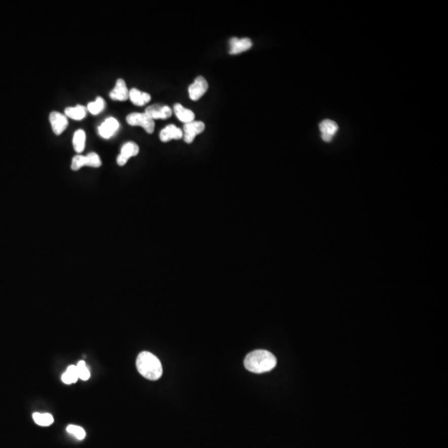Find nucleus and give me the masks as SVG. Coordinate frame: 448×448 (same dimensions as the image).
Masks as SVG:
<instances>
[{
  "instance_id": "1",
  "label": "nucleus",
  "mask_w": 448,
  "mask_h": 448,
  "mask_svg": "<svg viewBox=\"0 0 448 448\" xmlns=\"http://www.w3.org/2000/svg\"><path fill=\"white\" fill-rule=\"evenodd\" d=\"M244 365L252 373H266L275 368L277 358L269 351L257 350L247 355L244 360Z\"/></svg>"
},
{
  "instance_id": "2",
  "label": "nucleus",
  "mask_w": 448,
  "mask_h": 448,
  "mask_svg": "<svg viewBox=\"0 0 448 448\" xmlns=\"http://www.w3.org/2000/svg\"><path fill=\"white\" fill-rule=\"evenodd\" d=\"M136 368L144 378L152 381L159 380L163 373L161 362L148 351H143L138 355Z\"/></svg>"
},
{
  "instance_id": "3",
  "label": "nucleus",
  "mask_w": 448,
  "mask_h": 448,
  "mask_svg": "<svg viewBox=\"0 0 448 448\" xmlns=\"http://www.w3.org/2000/svg\"><path fill=\"white\" fill-rule=\"evenodd\" d=\"M126 122L132 126H141L149 134L155 130V121L145 113H131L126 117Z\"/></svg>"
},
{
  "instance_id": "4",
  "label": "nucleus",
  "mask_w": 448,
  "mask_h": 448,
  "mask_svg": "<svg viewBox=\"0 0 448 448\" xmlns=\"http://www.w3.org/2000/svg\"><path fill=\"white\" fill-rule=\"evenodd\" d=\"M204 130L205 125L203 122L193 121L184 125L183 137L186 143L191 144L195 139L196 135L201 134Z\"/></svg>"
},
{
  "instance_id": "5",
  "label": "nucleus",
  "mask_w": 448,
  "mask_h": 448,
  "mask_svg": "<svg viewBox=\"0 0 448 448\" xmlns=\"http://www.w3.org/2000/svg\"><path fill=\"white\" fill-rule=\"evenodd\" d=\"M208 89H209V84L207 80L201 76L197 77L193 84L189 86V97L193 101L199 100L207 92Z\"/></svg>"
},
{
  "instance_id": "6",
  "label": "nucleus",
  "mask_w": 448,
  "mask_h": 448,
  "mask_svg": "<svg viewBox=\"0 0 448 448\" xmlns=\"http://www.w3.org/2000/svg\"><path fill=\"white\" fill-rule=\"evenodd\" d=\"M140 148L134 142H127L121 148V154L117 157V164L120 166H124L130 158L136 156L139 154Z\"/></svg>"
},
{
  "instance_id": "7",
  "label": "nucleus",
  "mask_w": 448,
  "mask_h": 448,
  "mask_svg": "<svg viewBox=\"0 0 448 448\" xmlns=\"http://www.w3.org/2000/svg\"><path fill=\"white\" fill-rule=\"evenodd\" d=\"M49 121L55 134L60 135L68 125L67 117L60 112H53L49 115Z\"/></svg>"
},
{
  "instance_id": "8",
  "label": "nucleus",
  "mask_w": 448,
  "mask_h": 448,
  "mask_svg": "<svg viewBox=\"0 0 448 448\" xmlns=\"http://www.w3.org/2000/svg\"><path fill=\"white\" fill-rule=\"evenodd\" d=\"M119 122L116 119L113 117L107 118L104 122L98 128V131L100 136L104 139H109L114 135L115 133L119 129Z\"/></svg>"
},
{
  "instance_id": "9",
  "label": "nucleus",
  "mask_w": 448,
  "mask_h": 448,
  "mask_svg": "<svg viewBox=\"0 0 448 448\" xmlns=\"http://www.w3.org/2000/svg\"><path fill=\"white\" fill-rule=\"evenodd\" d=\"M146 114L150 116L155 121L158 119L165 120L172 116V110L167 106L153 105L147 107L146 110Z\"/></svg>"
},
{
  "instance_id": "10",
  "label": "nucleus",
  "mask_w": 448,
  "mask_h": 448,
  "mask_svg": "<svg viewBox=\"0 0 448 448\" xmlns=\"http://www.w3.org/2000/svg\"><path fill=\"white\" fill-rule=\"evenodd\" d=\"M230 50L229 53L231 55L240 54V53L246 52L248 49H250L253 46V42L250 39L245 38V39H238L237 38L230 40Z\"/></svg>"
},
{
  "instance_id": "11",
  "label": "nucleus",
  "mask_w": 448,
  "mask_h": 448,
  "mask_svg": "<svg viewBox=\"0 0 448 448\" xmlns=\"http://www.w3.org/2000/svg\"><path fill=\"white\" fill-rule=\"evenodd\" d=\"M129 93H130V91L126 87V83L123 79L120 78L116 81V86L111 91L110 96L113 100L125 101L129 99Z\"/></svg>"
},
{
  "instance_id": "12",
  "label": "nucleus",
  "mask_w": 448,
  "mask_h": 448,
  "mask_svg": "<svg viewBox=\"0 0 448 448\" xmlns=\"http://www.w3.org/2000/svg\"><path fill=\"white\" fill-rule=\"evenodd\" d=\"M319 128L321 131V137L325 142H330L332 141L334 134H336L337 130H339L338 125L331 120L321 121Z\"/></svg>"
},
{
  "instance_id": "13",
  "label": "nucleus",
  "mask_w": 448,
  "mask_h": 448,
  "mask_svg": "<svg viewBox=\"0 0 448 448\" xmlns=\"http://www.w3.org/2000/svg\"><path fill=\"white\" fill-rule=\"evenodd\" d=\"M159 138L162 142H168L171 140H180L183 138V130L176 125H167L160 131Z\"/></svg>"
},
{
  "instance_id": "14",
  "label": "nucleus",
  "mask_w": 448,
  "mask_h": 448,
  "mask_svg": "<svg viewBox=\"0 0 448 448\" xmlns=\"http://www.w3.org/2000/svg\"><path fill=\"white\" fill-rule=\"evenodd\" d=\"M174 112L175 114L177 116V118L180 120L183 123H189L194 121L195 115L192 112L191 110L187 109L185 107H183L181 104H176L174 107Z\"/></svg>"
},
{
  "instance_id": "15",
  "label": "nucleus",
  "mask_w": 448,
  "mask_h": 448,
  "mask_svg": "<svg viewBox=\"0 0 448 448\" xmlns=\"http://www.w3.org/2000/svg\"><path fill=\"white\" fill-rule=\"evenodd\" d=\"M129 98L134 105L139 106V107L146 105V103H148L151 100V96L150 94L142 92L136 88L130 90Z\"/></svg>"
},
{
  "instance_id": "16",
  "label": "nucleus",
  "mask_w": 448,
  "mask_h": 448,
  "mask_svg": "<svg viewBox=\"0 0 448 448\" xmlns=\"http://www.w3.org/2000/svg\"><path fill=\"white\" fill-rule=\"evenodd\" d=\"M87 115V108L84 106L78 105L73 107H67L65 109V116L69 118L81 121L84 119Z\"/></svg>"
},
{
  "instance_id": "17",
  "label": "nucleus",
  "mask_w": 448,
  "mask_h": 448,
  "mask_svg": "<svg viewBox=\"0 0 448 448\" xmlns=\"http://www.w3.org/2000/svg\"><path fill=\"white\" fill-rule=\"evenodd\" d=\"M73 147L77 153H82L86 145V133L83 130H78L73 135Z\"/></svg>"
},
{
  "instance_id": "18",
  "label": "nucleus",
  "mask_w": 448,
  "mask_h": 448,
  "mask_svg": "<svg viewBox=\"0 0 448 448\" xmlns=\"http://www.w3.org/2000/svg\"><path fill=\"white\" fill-rule=\"evenodd\" d=\"M32 419L35 420V423L38 425L42 426V427H48L53 424L54 422L53 417L50 413H40V412H35L32 414Z\"/></svg>"
},
{
  "instance_id": "19",
  "label": "nucleus",
  "mask_w": 448,
  "mask_h": 448,
  "mask_svg": "<svg viewBox=\"0 0 448 448\" xmlns=\"http://www.w3.org/2000/svg\"><path fill=\"white\" fill-rule=\"evenodd\" d=\"M78 371L76 365H70L66 369V372L62 374V382L66 385L74 384L78 380Z\"/></svg>"
},
{
  "instance_id": "20",
  "label": "nucleus",
  "mask_w": 448,
  "mask_h": 448,
  "mask_svg": "<svg viewBox=\"0 0 448 448\" xmlns=\"http://www.w3.org/2000/svg\"><path fill=\"white\" fill-rule=\"evenodd\" d=\"M104 107H105V100L100 96H98L94 101L89 103L87 110H88L91 114L97 115L100 112H102Z\"/></svg>"
},
{
  "instance_id": "21",
  "label": "nucleus",
  "mask_w": 448,
  "mask_h": 448,
  "mask_svg": "<svg viewBox=\"0 0 448 448\" xmlns=\"http://www.w3.org/2000/svg\"><path fill=\"white\" fill-rule=\"evenodd\" d=\"M76 366H77V371H78V378L83 381H87L90 378L91 373H90V370L87 368L85 361L82 360V361L78 362V364Z\"/></svg>"
},
{
  "instance_id": "22",
  "label": "nucleus",
  "mask_w": 448,
  "mask_h": 448,
  "mask_svg": "<svg viewBox=\"0 0 448 448\" xmlns=\"http://www.w3.org/2000/svg\"><path fill=\"white\" fill-rule=\"evenodd\" d=\"M100 165H101V160L96 153H89L88 155H86V166L99 168Z\"/></svg>"
},
{
  "instance_id": "23",
  "label": "nucleus",
  "mask_w": 448,
  "mask_h": 448,
  "mask_svg": "<svg viewBox=\"0 0 448 448\" xmlns=\"http://www.w3.org/2000/svg\"><path fill=\"white\" fill-rule=\"evenodd\" d=\"M66 431L70 434L73 435L74 437H77L78 440H83L86 437V432H85L84 429L82 428V427H80V426L77 425H73V424H71V425L67 426V428H66Z\"/></svg>"
},
{
  "instance_id": "24",
  "label": "nucleus",
  "mask_w": 448,
  "mask_h": 448,
  "mask_svg": "<svg viewBox=\"0 0 448 448\" xmlns=\"http://www.w3.org/2000/svg\"><path fill=\"white\" fill-rule=\"evenodd\" d=\"M86 166V156L84 155H76L72 161V169L73 171L79 170L80 168Z\"/></svg>"
}]
</instances>
